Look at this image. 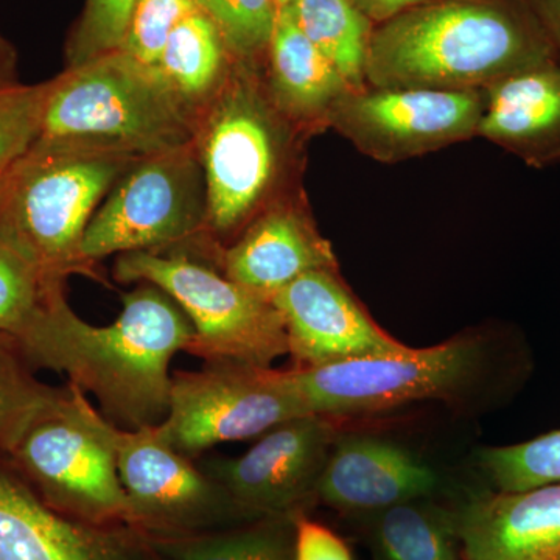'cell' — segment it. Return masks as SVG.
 Returning a JSON list of instances; mask_svg holds the SVG:
<instances>
[{
  "label": "cell",
  "instance_id": "cell-24",
  "mask_svg": "<svg viewBox=\"0 0 560 560\" xmlns=\"http://www.w3.org/2000/svg\"><path fill=\"white\" fill-rule=\"evenodd\" d=\"M478 466L500 492H518L560 481V430L521 444L481 448Z\"/></svg>",
  "mask_w": 560,
  "mask_h": 560
},
{
  "label": "cell",
  "instance_id": "cell-3",
  "mask_svg": "<svg viewBox=\"0 0 560 560\" xmlns=\"http://www.w3.org/2000/svg\"><path fill=\"white\" fill-rule=\"evenodd\" d=\"M200 116L156 66L120 49L49 81L38 142L145 158L194 143Z\"/></svg>",
  "mask_w": 560,
  "mask_h": 560
},
{
  "label": "cell",
  "instance_id": "cell-33",
  "mask_svg": "<svg viewBox=\"0 0 560 560\" xmlns=\"http://www.w3.org/2000/svg\"><path fill=\"white\" fill-rule=\"evenodd\" d=\"M352 2L372 24L378 25L399 16L405 11L425 5L434 0H352Z\"/></svg>",
  "mask_w": 560,
  "mask_h": 560
},
{
  "label": "cell",
  "instance_id": "cell-25",
  "mask_svg": "<svg viewBox=\"0 0 560 560\" xmlns=\"http://www.w3.org/2000/svg\"><path fill=\"white\" fill-rule=\"evenodd\" d=\"M0 338V451L11 453L58 394L36 382L11 357Z\"/></svg>",
  "mask_w": 560,
  "mask_h": 560
},
{
  "label": "cell",
  "instance_id": "cell-5",
  "mask_svg": "<svg viewBox=\"0 0 560 560\" xmlns=\"http://www.w3.org/2000/svg\"><path fill=\"white\" fill-rule=\"evenodd\" d=\"M289 124L254 62L234 60L201 113L195 139L208 194V230L232 234L260 215L285 168Z\"/></svg>",
  "mask_w": 560,
  "mask_h": 560
},
{
  "label": "cell",
  "instance_id": "cell-26",
  "mask_svg": "<svg viewBox=\"0 0 560 560\" xmlns=\"http://www.w3.org/2000/svg\"><path fill=\"white\" fill-rule=\"evenodd\" d=\"M234 60L254 62L267 54L279 9L276 0H200Z\"/></svg>",
  "mask_w": 560,
  "mask_h": 560
},
{
  "label": "cell",
  "instance_id": "cell-1",
  "mask_svg": "<svg viewBox=\"0 0 560 560\" xmlns=\"http://www.w3.org/2000/svg\"><path fill=\"white\" fill-rule=\"evenodd\" d=\"M121 304L113 324L92 326L70 308L57 280L5 340L36 366L61 372L92 394L114 425L138 430L167 416L171 361L180 350L189 352L195 330L176 302L150 283L124 294Z\"/></svg>",
  "mask_w": 560,
  "mask_h": 560
},
{
  "label": "cell",
  "instance_id": "cell-14",
  "mask_svg": "<svg viewBox=\"0 0 560 560\" xmlns=\"http://www.w3.org/2000/svg\"><path fill=\"white\" fill-rule=\"evenodd\" d=\"M440 482V474L416 453L396 442L359 434L335 440L316 495L335 510L375 514L430 499Z\"/></svg>",
  "mask_w": 560,
  "mask_h": 560
},
{
  "label": "cell",
  "instance_id": "cell-7",
  "mask_svg": "<svg viewBox=\"0 0 560 560\" xmlns=\"http://www.w3.org/2000/svg\"><path fill=\"white\" fill-rule=\"evenodd\" d=\"M486 361V338L459 335L433 348L289 372L308 411L330 419L388 411L418 400H451L480 381Z\"/></svg>",
  "mask_w": 560,
  "mask_h": 560
},
{
  "label": "cell",
  "instance_id": "cell-35",
  "mask_svg": "<svg viewBox=\"0 0 560 560\" xmlns=\"http://www.w3.org/2000/svg\"><path fill=\"white\" fill-rule=\"evenodd\" d=\"M16 84V54L13 46L0 35V88Z\"/></svg>",
  "mask_w": 560,
  "mask_h": 560
},
{
  "label": "cell",
  "instance_id": "cell-18",
  "mask_svg": "<svg viewBox=\"0 0 560 560\" xmlns=\"http://www.w3.org/2000/svg\"><path fill=\"white\" fill-rule=\"evenodd\" d=\"M478 136L525 164L560 162V60L515 73L485 90Z\"/></svg>",
  "mask_w": 560,
  "mask_h": 560
},
{
  "label": "cell",
  "instance_id": "cell-36",
  "mask_svg": "<svg viewBox=\"0 0 560 560\" xmlns=\"http://www.w3.org/2000/svg\"><path fill=\"white\" fill-rule=\"evenodd\" d=\"M291 2H293V0H276L279 10L285 9V7H289Z\"/></svg>",
  "mask_w": 560,
  "mask_h": 560
},
{
  "label": "cell",
  "instance_id": "cell-31",
  "mask_svg": "<svg viewBox=\"0 0 560 560\" xmlns=\"http://www.w3.org/2000/svg\"><path fill=\"white\" fill-rule=\"evenodd\" d=\"M294 545L279 525L243 530L180 548L183 560H293Z\"/></svg>",
  "mask_w": 560,
  "mask_h": 560
},
{
  "label": "cell",
  "instance_id": "cell-12",
  "mask_svg": "<svg viewBox=\"0 0 560 560\" xmlns=\"http://www.w3.org/2000/svg\"><path fill=\"white\" fill-rule=\"evenodd\" d=\"M334 442L329 418L301 416L261 434L245 455L210 464L208 475L238 506L285 514L312 493L316 495Z\"/></svg>",
  "mask_w": 560,
  "mask_h": 560
},
{
  "label": "cell",
  "instance_id": "cell-16",
  "mask_svg": "<svg viewBox=\"0 0 560 560\" xmlns=\"http://www.w3.org/2000/svg\"><path fill=\"white\" fill-rule=\"evenodd\" d=\"M108 434L132 514L187 517L230 497L219 481L162 440L156 425L121 430L109 422Z\"/></svg>",
  "mask_w": 560,
  "mask_h": 560
},
{
  "label": "cell",
  "instance_id": "cell-6",
  "mask_svg": "<svg viewBox=\"0 0 560 560\" xmlns=\"http://www.w3.org/2000/svg\"><path fill=\"white\" fill-rule=\"evenodd\" d=\"M119 282L150 283L186 313L195 330L189 352L208 361L271 368L290 353L285 323L270 298L184 254L154 250L121 254Z\"/></svg>",
  "mask_w": 560,
  "mask_h": 560
},
{
  "label": "cell",
  "instance_id": "cell-17",
  "mask_svg": "<svg viewBox=\"0 0 560 560\" xmlns=\"http://www.w3.org/2000/svg\"><path fill=\"white\" fill-rule=\"evenodd\" d=\"M221 261L226 278L270 300L305 272L337 270L329 242L291 205L271 206L250 221Z\"/></svg>",
  "mask_w": 560,
  "mask_h": 560
},
{
  "label": "cell",
  "instance_id": "cell-21",
  "mask_svg": "<svg viewBox=\"0 0 560 560\" xmlns=\"http://www.w3.org/2000/svg\"><path fill=\"white\" fill-rule=\"evenodd\" d=\"M232 62L220 28L198 9L173 28L156 68L172 90L201 114L230 75Z\"/></svg>",
  "mask_w": 560,
  "mask_h": 560
},
{
  "label": "cell",
  "instance_id": "cell-2",
  "mask_svg": "<svg viewBox=\"0 0 560 560\" xmlns=\"http://www.w3.org/2000/svg\"><path fill=\"white\" fill-rule=\"evenodd\" d=\"M558 60L526 0H434L375 25L366 83L394 90L485 91Z\"/></svg>",
  "mask_w": 560,
  "mask_h": 560
},
{
  "label": "cell",
  "instance_id": "cell-32",
  "mask_svg": "<svg viewBox=\"0 0 560 560\" xmlns=\"http://www.w3.org/2000/svg\"><path fill=\"white\" fill-rule=\"evenodd\" d=\"M294 529L293 560H353L346 541L327 526L301 515Z\"/></svg>",
  "mask_w": 560,
  "mask_h": 560
},
{
  "label": "cell",
  "instance_id": "cell-37",
  "mask_svg": "<svg viewBox=\"0 0 560 560\" xmlns=\"http://www.w3.org/2000/svg\"><path fill=\"white\" fill-rule=\"evenodd\" d=\"M3 179H5V173H3V175H0V195H2Z\"/></svg>",
  "mask_w": 560,
  "mask_h": 560
},
{
  "label": "cell",
  "instance_id": "cell-10",
  "mask_svg": "<svg viewBox=\"0 0 560 560\" xmlns=\"http://www.w3.org/2000/svg\"><path fill=\"white\" fill-rule=\"evenodd\" d=\"M109 420L75 386L58 389L10 453L51 500L92 517H128Z\"/></svg>",
  "mask_w": 560,
  "mask_h": 560
},
{
  "label": "cell",
  "instance_id": "cell-28",
  "mask_svg": "<svg viewBox=\"0 0 560 560\" xmlns=\"http://www.w3.org/2000/svg\"><path fill=\"white\" fill-rule=\"evenodd\" d=\"M24 256L0 238V338H10L27 323L51 283Z\"/></svg>",
  "mask_w": 560,
  "mask_h": 560
},
{
  "label": "cell",
  "instance_id": "cell-4",
  "mask_svg": "<svg viewBox=\"0 0 560 560\" xmlns=\"http://www.w3.org/2000/svg\"><path fill=\"white\" fill-rule=\"evenodd\" d=\"M140 158L36 142L3 179L0 238L46 278L86 271L84 231L98 205Z\"/></svg>",
  "mask_w": 560,
  "mask_h": 560
},
{
  "label": "cell",
  "instance_id": "cell-29",
  "mask_svg": "<svg viewBox=\"0 0 560 560\" xmlns=\"http://www.w3.org/2000/svg\"><path fill=\"white\" fill-rule=\"evenodd\" d=\"M136 0H86L68 43V68L120 50Z\"/></svg>",
  "mask_w": 560,
  "mask_h": 560
},
{
  "label": "cell",
  "instance_id": "cell-34",
  "mask_svg": "<svg viewBox=\"0 0 560 560\" xmlns=\"http://www.w3.org/2000/svg\"><path fill=\"white\" fill-rule=\"evenodd\" d=\"M526 3L550 36L560 60V0H526Z\"/></svg>",
  "mask_w": 560,
  "mask_h": 560
},
{
  "label": "cell",
  "instance_id": "cell-13",
  "mask_svg": "<svg viewBox=\"0 0 560 560\" xmlns=\"http://www.w3.org/2000/svg\"><path fill=\"white\" fill-rule=\"evenodd\" d=\"M271 301L285 323L294 368L410 349L372 320L338 279L337 270L305 272Z\"/></svg>",
  "mask_w": 560,
  "mask_h": 560
},
{
  "label": "cell",
  "instance_id": "cell-20",
  "mask_svg": "<svg viewBox=\"0 0 560 560\" xmlns=\"http://www.w3.org/2000/svg\"><path fill=\"white\" fill-rule=\"evenodd\" d=\"M0 560H105L101 544L0 469Z\"/></svg>",
  "mask_w": 560,
  "mask_h": 560
},
{
  "label": "cell",
  "instance_id": "cell-9",
  "mask_svg": "<svg viewBox=\"0 0 560 560\" xmlns=\"http://www.w3.org/2000/svg\"><path fill=\"white\" fill-rule=\"evenodd\" d=\"M312 415L289 371L208 361L172 375L171 400L158 433L183 455L221 442L261 436L287 420Z\"/></svg>",
  "mask_w": 560,
  "mask_h": 560
},
{
  "label": "cell",
  "instance_id": "cell-27",
  "mask_svg": "<svg viewBox=\"0 0 560 560\" xmlns=\"http://www.w3.org/2000/svg\"><path fill=\"white\" fill-rule=\"evenodd\" d=\"M49 81L0 88V175L33 149L43 132Z\"/></svg>",
  "mask_w": 560,
  "mask_h": 560
},
{
  "label": "cell",
  "instance_id": "cell-19",
  "mask_svg": "<svg viewBox=\"0 0 560 560\" xmlns=\"http://www.w3.org/2000/svg\"><path fill=\"white\" fill-rule=\"evenodd\" d=\"M267 55V90L279 113L290 124H327L335 103L350 88L285 9L276 18Z\"/></svg>",
  "mask_w": 560,
  "mask_h": 560
},
{
  "label": "cell",
  "instance_id": "cell-15",
  "mask_svg": "<svg viewBox=\"0 0 560 560\" xmlns=\"http://www.w3.org/2000/svg\"><path fill=\"white\" fill-rule=\"evenodd\" d=\"M453 515L463 560H560V481L490 490Z\"/></svg>",
  "mask_w": 560,
  "mask_h": 560
},
{
  "label": "cell",
  "instance_id": "cell-8",
  "mask_svg": "<svg viewBox=\"0 0 560 560\" xmlns=\"http://www.w3.org/2000/svg\"><path fill=\"white\" fill-rule=\"evenodd\" d=\"M208 228V194L197 145L140 158L84 231V267L113 254L179 245Z\"/></svg>",
  "mask_w": 560,
  "mask_h": 560
},
{
  "label": "cell",
  "instance_id": "cell-22",
  "mask_svg": "<svg viewBox=\"0 0 560 560\" xmlns=\"http://www.w3.org/2000/svg\"><path fill=\"white\" fill-rule=\"evenodd\" d=\"M285 10L350 91L366 88L368 51L375 25L352 0H293Z\"/></svg>",
  "mask_w": 560,
  "mask_h": 560
},
{
  "label": "cell",
  "instance_id": "cell-11",
  "mask_svg": "<svg viewBox=\"0 0 560 560\" xmlns=\"http://www.w3.org/2000/svg\"><path fill=\"white\" fill-rule=\"evenodd\" d=\"M485 91L363 88L335 103L327 125L372 158L401 162L478 136Z\"/></svg>",
  "mask_w": 560,
  "mask_h": 560
},
{
  "label": "cell",
  "instance_id": "cell-23",
  "mask_svg": "<svg viewBox=\"0 0 560 560\" xmlns=\"http://www.w3.org/2000/svg\"><path fill=\"white\" fill-rule=\"evenodd\" d=\"M371 541L375 560H463L455 515L429 499L375 512Z\"/></svg>",
  "mask_w": 560,
  "mask_h": 560
},
{
  "label": "cell",
  "instance_id": "cell-30",
  "mask_svg": "<svg viewBox=\"0 0 560 560\" xmlns=\"http://www.w3.org/2000/svg\"><path fill=\"white\" fill-rule=\"evenodd\" d=\"M198 9L200 0H136L121 50L156 66L173 28Z\"/></svg>",
  "mask_w": 560,
  "mask_h": 560
}]
</instances>
